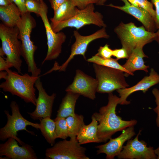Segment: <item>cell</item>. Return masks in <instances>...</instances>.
<instances>
[{
  "label": "cell",
  "mask_w": 159,
  "mask_h": 159,
  "mask_svg": "<svg viewBox=\"0 0 159 159\" xmlns=\"http://www.w3.org/2000/svg\"><path fill=\"white\" fill-rule=\"evenodd\" d=\"M120 97L112 93H109L107 104L92 115L98 122L97 135L101 142H106L117 132L122 131L137 123L136 120H125L117 115L116 109Z\"/></svg>",
  "instance_id": "cell-1"
},
{
  "label": "cell",
  "mask_w": 159,
  "mask_h": 159,
  "mask_svg": "<svg viewBox=\"0 0 159 159\" xmlns=\"http://www.w3.org/2000/svg\"><path fill=\"white\" fill-rule=\"evenodd\" d=\"M6 71L7 74L5 81L0 85V87L4 92H9L26 103H31L36 106L37 98L34 85L40 76L34 77L26 73L20 75L9 69Z\"/></svg>",
  "instance_id": "cell-2"
},
{
  "label": "cell",
  "mask_w": 159,
  "mask_h": 159,
  "mask_svg": "<svg viewBox=\"0 0 159 159\" xmlns=\"http://www.w3.org/2000/svg\"><path fill=\"white\" fill-rule=\"evenodd\" d=\"M36 24L30 12H27L21 14V20L17 26L19 30V38L21 43V56L27 65L28 72L34 77L39 76L41 72L34 59V53L37 47L30 38L32 31Z\"/></svg>",
  "instance_id": "cell-3"
},
{
  "label": "cell",
  "mask_w": 159,
  "mask_h": 159,
  "mask_svg": "<svg viewBox=\"0 0 159 159\" xmlns=\"http://www.w3.org/2000/svg\"><path fill=\"white\" fill-rule=\"evenodd\" d=\"M114 31L129 56L138 45H145L155 40L156 36L155 32H149L143 26H137L132 22L127 24L121 22Z\"/></svg>",
  "instance_id": "cell-4"
},
{
  "label": "cell",
  "mask_w": 159,
  "mask_h": 159,
  "mask_svg": "<svg viewBox=\"0 0 159 159\" xmlns=\"http://www.w3.org/2000/svg\"><path fill=\"white\" fill-rule=\"evenodd\" d=\"M17 26L10 27L1 23L0 24V38L2 49L6 56V60L21 74L22 61L21 42L19 38Z\"/></svg>",
  "instance_id": "cell-5"
},
{
  "label": "cell",
  "mask_w": 159,
  "mask_h": 159,
  "mask_svg": "<svg viewBox=\"0 0 159 159\" xmlns=\"http://www.w3.org/2000/svg\"><path fill=\"white\" fill-rule=\"evenodd\" d=\"M93 67L98 83L97 92L109 94L129 86L123 71L95 63Z\"/></svg>",
  "instance_id": "cell-6"
},
{
  "label": "cell",
  "mask_w": 159,
  "mask_h": 159,
  "mask_svg": "<svg viewBox=\"0 0 159 159\" xmlns=\"http://www.w3.org/2000/svg\"><path fill=\"white\" fill-rule=\"evenodd\" d=\"M94 4H91L85 8L79 9L73 17L66 21L50 23L54 32L57 33L67 27H74L77 30L87 25L94 24L100 27H105L106 25L103 20V16L100 12L95 11Z\"/></svg>",
  "instance_id": "cell-7"
},
{
  "label": "cell",
  "mask_w": 159,
  "mask_h": 159,
  "mask_svg": "<svg viewBox=\"0 0 159 159\" xmlns=\"http://www.w3.org/2000/svg\"><path fill=\"white\" fill-rule=\"evenodd\" d=\"M10 107L12 112L11 115L9 114L8 111H4L7 121L5 125L0 130V139L4 141L12 138L22 145L24 143L17 137V132L20 130H25L32 134V132L27 130L26 126L30 125L38 130L40 128V124L33 123L24 118L21 114L19 106L15 101L11 102Z\"/></svg>",
  "instance_id": "cell-8"
},
{
  "label": "cell",
  "mask_w": 159,
  "mask_h": 159,
  "mask_svg": "<svg viewBox=\"0 0 159 159\" xmlns=\"http://www.w3.org/2000/svg\"><path fill=\"white\" fill-rule=\"evenodd\" d=\"M41 5L39 16L45 28L47 39L48 49L46 56L42 64L46 61L56 59L62 52V44L65 42L66 36L62 32L55 33L53 30L47 16L48 7L44 0H40Z\"/></svg>",
  "instance_id": "cell-9"
},
{
  "label": "cell",
  "mask_w": 159,
  "mask_h": 159,
  "mask_svg": "<svg viewBox=\"0 0 159 159\" xmlns=\"http://www.w3.org/2000/svg\"><path fill=\"white\" fill-rule=\"evenodd\" d=\"M76 138L64 139L54 144L45 151L46 158L52 159H89L86 149L81 146Z\"/></svg>",
  "instance_id": "cell-10"
},
{
  "label": "cell",
  "mask_w": 159,
  "mask_h": 159,
  "mask_svg": "<svg viewBox=\"0 0 159 159\" xmlns=\"http://www.w3.org/2000/svg\"><path fill=\"white\" fill-rule=\"evenodd\" d=\"M73 33L75 41L72 46L71 54L69 57L66 61L60 66L55 63L50 71L58 70L59 71H65L69 63L75 56L82 55L84 59H86L85 54L87 47L91 42L98 39H108L109 37V36L106 32L105 27H102L94 33L87 36L82 35L77 30L74 31Z\"/></svg>",
  "instance_id": "cell-11"
},
{
  "label": "cell",
  "mask_w": 159,
  "mask_h": 159,
  "mask_svg": "<svg viewBox=\"0 0 159 159\" xmlns=\"http://www.w3.org/2000/svg\"><path fill=\"white\" fill-rule=\"evenodd\" d=\"M141 130H140L133 139L127 140L126 145L117 156L119 159H156V155L153 148L148 147L147 143L143 141L138 140Z\"/></svg>",
  "instance_id": "cell-12"
},
{
  "label": "cell",
  "mask_w": 159,
  "mask_h": 159,
  "mask_svg": "<svg viewBox=\"0 0 159 159\" xmlns=\"http://www.w3.org/2000/svg\"><path fill=\"white\" fill-rule=\"evenodd\" d=\"M98 85L96 79L87 75L80 69H77L73 82L66 88L65 91L77 93L94 100L96 97Z\"/></svg>",
  "instance_id": "cell-13"
},
{
  "label": "cell",
  "mask_w": 159,
  "mask_h": 159,
  "mask_svg": "<svg viewBox=\"0 0 159 159\" xmlns=\"http://www.w3.org/2000/svg\"><path fill=\"white\" fill-rule=\"evenodd\" d=\"M40 77L34 85L38 92L36 100V107L34 111L29 113L31 118L34 120L51 117L54 102L56 97L55 93H53L51 95L47 94L43 87Z\"/></svg>",
  "instance_id": "cell-14"
},
{
  "label": "cell",
  "mask_w": 159,
  "mask_h": 159,
  "mask_svg": "<svg viewBox=\"0 0 159 159\" xmlns=\"http://www.w3.org/2000/svg\"><path fill=\"white\" fill-rule=\"evenodd\" d=\"M134 126L127 128L122 130L119 136L115 138H110L105 144L97 146V154L105 153L107 159H113L122 151L124 143L131 139L135 135Z\"/></svg>",
  "instance_id": "cell-15"
},
{
  "label": "cell",
  "mask_w": 159,
  "mask_h": 159,
  "mask_svg": "<svg viewBox=\"0 0 159 159\" xmlns=\"http://www.w3.org/2000/svg\"><path fill=\"white\" fill-rule=\"evenodd\" d=\"M18 142L10 138L4 143L0 144V156L4 155L12 159H36L37 157L30 145L24 144L19 145Z\"/></svg>",
  "instance_id": "cell-16"
},
{
  "label": "cell",
  "mask_w": 159,
  "mask_h": 159,
  "mask_svg": "<svg viewBox=\"0 0 159 159\" xmlns=\"http://www.w3.org/2000/svg\"><path fill=\"white\" fill-rule=\"evenodd\" d=\"M159 83V74L152 68L149 75L144 77L135 85L116 90L120 96L119 104L124 105L130 104V102L127 101V99L131 94L139 91L145 93L150 88Z\"/></svg>",
  "instance_id": "cell-17"
},
{
  "label": "cell",
  "mask_w": 159,
  "mask_h": 159,
  "mask_svg": "<svg viewBox=\"0 0 159 159\" xmlns=\"http://www.w3.org/2000/svg\"><path fill=\"white\" fill-rule=\"evenodd\" d=\"M124 5L122 6H116L110 4L107 6L119 9L135 18L143 25L148 31L155 32L156 29L153 18L146 10L139 6L131 4L127 0H120Z\"/></svg>",
  "instance_id": "cell-18"
},
{
  "label": "cell",
  "mask_w": 159,
  "mask_h": 159,
  "mask_svg": "<svg viewBox=\"0 0 159 159\" xmlns=\"http://www.w3.org/2000/svg\"><path fill=\"white\" fill-rule=\"evenodd\" d=\"M143 44H139L133 49L129 55L126 62L122 65L126 70L134 75L133 73L137 70H143L148 72V66L145 64L143 58L148 57L144 53Z\"/></svg>",
  "instance_id": "cell-19"
},
{
  "label": "cell",
  "mask_w": 159,
  "mask_h": 159,
  "mask_svg": "<svg viewBox=\"0 0 159 159\" xmlns=\"http://www.w3.org/2000/svg\"><path fill=\"white\" fill-rule=\"evenodd\" d=\"M92 121L88 125L85 124L81 128L76 137L81 145L91 143H100L97 135L98 122L92 116Z\"/></svg>",
  "instance_id": "cell-20"
},
{
  "label": "cell",
  "mask_w": 159,
  "mask_h": 159,
  "mask_svg": "<svg viewBox=\"0 0 159 159\" xmlns=\"http://www.w3.org/2000/svg\"><path fill=\"white\" fill-rule=\"evenodd\" d=\"M21 13L13 3L6 6H0V19L2 23L10 27L17 26L21 19Z\"/></svg>",
  "instance_id": "cell-21"
},
{
  "label": "cell",
  "mask_w": 159,
  "mask_h": 159,
  "mask_svg": "<svg viewBox=\"0 0 159 159\" xmlns=\"http://www.w3.org/2000/svg\"><path fill=\"white\" fill-rule=\"evenodd\" d=\"M67 92L57 111V117L66 118L69 116H74L76 115L75 104L80 95L70 92Z\"/></svg>",
  "instance_id": "cell-22"
},
{
  "label": "cell",
  "mask_w": 159,
  "mask_h": 159,
  "mask_svg": "<svg viewBox=\"0 0 159 159\" xmlns=\"http://www.w3.org/2000/svg\"><path fill=\"white\" fill-rule=\"evenodd\" d=\"M79 9L69 0H67L54 11L53 17L50 19L51 23H56L68 20L75 16Z\"/></svg>",
  "instance_id": "cell-23"
},
{
  "label": "cell",
  "mask_w": 159,
  "mask_h": 159,
  "mask_svg": "<svg viewBox=\"0 0 159 159\" xmlns=\"http://www.w3.org/2000/svg\"><path fill=\"white\" fill-rule=\"evenodd\" d=\"M41 133L47 142L52 146L57 139L56 124L54 120L50 117L43 118L39 120Z\"/></svg>",
  "instance_id": "cell-24"
},
{
  "label": "cell",
  "mask_w": 159,
  "mask_h": 159,
  "mask_svg": "<svg viewBox=\"0 0 159 159\" xmlns=\"http://www.w3.org/2000/svg\"><path fill=\"white\" fill-rule=\"evenodd\" d=\"M87 61L89 62L122 70L124 72L126 77L130 75H133L120 65L116 59H105L95 54L88 59Z\"/></svg>",
  "instance_id": "cell-25"
},
{
  "label": "cell",
  "mask_w": 159,
  "mask_h": 159,
  "mask_svg": "<svg viewBox=\"0 0 159 159\" xmlns=\"http://www.w3.org/2000/svg\"><path fill=\"white\" fill-rule=\"evenodd\" d=\"M66 118L69 137L70 138H76L81 129L85 124L83 116L76 114L74 116H69Z\"/></svg>",
  "instance_id": "cell-26"
},
{
  "label": "cell",
  "mask_w": 159,
  "mask_h": 159,
  "mask_svg": "<svg viewBox=\"0 0 159 159\" xmlns=\"http://www.w3.org/2000/svg\"><path fill=\"white\" fill-rule=\"evenodd\" d=\"M54 120L56 124L57 138L66 139L69 137L66 118L57 117Z\"/></svg>",
  "instance_id": "cell-27"
},
{
  "label": "cell",
  "mask_w": 159,
  "mask_h": 159,
  "mask_svg": "<svg viewBox=\"0 0 159 159\" xmlns=\"http://www.w3.org/2000/svg\"><path fill=\"white\" fill-rule=\"evenodd\" d=\"M25 6L27 12H33L39 16L41 7L40 0H26Z\"/></svg>",
  "instance_id": "cell-28"
},
{
  "label": "cell",
  "mask_w": 159,
  "mask_h": 159,
  "mask_svg": "<svg viewBox=\"0 0 159 159\" xmlns=\"http://www.w3.org/2000/svg\"><path fill=\"white\" fill-rule=\"evenodd\" d=\"M139 6L143 8L148 11L154 20L155 17V12L153 9L152 3L147 0H137Z\"/></svg>",
  "instance_id": "cell-29"
},
{
  "label": "cell",
  "mask_w": 159,
  "mask_h": 159,
  "mask_svg": "<svg viewBox=\"0 0 159 159\" xmlns=\"http://www.w3.org/2000/svg\"><path fill=\"white\" fill-rule=\"evenodd\" d=\"M97 55L105 59H110L113 56V50L106 44L103 46H101L98 50Z\"/></svg>",
  "instance_id": "cell-30"
},
{
  "label": "cell",
  "mask_w": 159,
  "mask_h": 159,
  "mask_svg": "<svg viewBox=\"0 0 159 159\" xmlns=\"http://www.w3.org/2000/svg\"><path fill=\"white\" fill-rule=\"evenodd\" d=\"M78 9H82L91 4H97L99 0H69Z\"/></svg>",
  "instance_id": "cell-31"
},
{
  "label": "cell",
  "mask_w": 159,
  "mask_h": 159,
  "mask_svg": "<svg viewBox=\"0 0 159 159\" xmlns=\"http://www.w3.org/2000/svg\"><path fill=\"white\" fill-rule=\"evenodd\" d=\"M152 93L155 97L157 105L156 107L153 109V110L157 114L156 123L157 126L159 128V90L156 88H154L152 91Z\"/></svg>",
  "instance_id": "cell-32"
},
{
  "label": "cell",
  "mask_w": 159,
  "mask_h": 159,
  "mask_svg": "<svg viewBox=\"0 0 159 159\" xmlns=\"http://www.w3.org/2000/svg\"><path fill=\"white\" fill-rule=\"evenodd\" d=\"M113 56L115 57L117 60L121 59H127L129 56L127 51L122 47L113 50Z\"/></svg>",
  "instance_id": "cell-33"
},
{
  "label": "cell",
  "mask_w": 159,
  "mask_h": 159,
  "mask_svg": "<svg viewBox=\"0 0 159 159\" xmlns=\"http://www.w3.org/2000/svg\"><path fill=\"white\" fill-rule=\"evenodd\" d=\"M151 2L155 7V17L154 19L157 29H159V0H151Z\"/></svg>",
  "instance_id": "cell-34"
},
{
  "label": "cell",
  "mask_w": 159,
  "mask_h": 159,
  "mask_svg": "<svg viewBox=\"0 0 159 159\" xmlns=\"http://www.w3.org/2000/svg\"><path fill=\"white\" fill-rule=\"evenodd\" d=\"M19 10L21 14L27 12L26 6V0H11Z\"/></svg>",
  "instance_id": "cell-35"
},
{
  "label": "cell",
  "mask_w": 159,
  "mask_h": 159,
  "mask_svg": "<svg viewBox=\"0 0 159 159\" xmlns=\"http://www.w3.org/2000/svg\"><path fill=\"white\" fill-rule=\"evenodd\" d=\"M12 67V66L7 62L4 57L0 56V71H6Z\"/></svg>",
  "instance_id": "cell-36"
},
{
  "label": "cell",
  "mask_w": 159,
  "mask_h": 159,
  "mask_svg": "<svg viewBox=\"0 0 159 159\" xmlns=\"http://www.w3.org/2000/svg\"><path fill=\"white\" fill-rule=\"evenodd\" d=\"M67 0H49L51 7L55 11L62 4Z\"/></svg>",
  "instance_id": "cell-37"
},
{
  "label": "cell",
  "mask_w": 159,
  "mask_h": 159,
  "mask_svg": "<svg viewBox=\"0 0 159 159\" xmlns=\"http://www.w3.org/2000/svg\"><path fill=\"white\" fill-rule=\"evenodd\" d=\"M11 0H0V6H6L12 4Z\"/></svg>",
  "instance_id": "cell-38"
},
{
  "label": "cell",
  "mask_w": 159,
  "mask_h": 159,
  "mask_svg": "<svg viewBox=\"0 0 159 159\" xmlns=\"http://www.w3.org/2000/svg\"><path fill=\"white\" fill-rule=\"evenodd\" d=\"M7 74V72L6 71H1L0 72V79H4L6 76Z\"/></svg>",
  "instance_id": "cell-39"
},
{
  "label": "cell",
  "mask_w": 159,
  "mask_h": 159,
  "mask_svg": "<svg viewBox=\"0 0 159 159\" xmlns=\"http://www.w3.org/2000/svg\"><path fill=\"white\" fill-rule=\"evenodd\" d=\"M131 4L137 6H139L137 0H127Z\"/></svg>",
  "instance_id": "cell-40"
},
{
  "label": "cell",
  "mask_w": 159,
  "mask_h": 159,
  "mask_svg": "<svg viewBox=\"0 0 159 159\" xmlns=\"http://www.w3.org/2000/svg\"><path fill=\"white\" fill-rule=\"evenodd\" d=\"M158 29V31L156 32H155L156 36L155 40L157 42L159 45V29Z\"/></svg>",
  "instance_id": "cell-41"
},
{
  "label": "cell",
  "mask_w": 159,
  "mask_h": 159,
  "mask_svg": "<svg viewBox=\"0 0 159 159\" xmlns=\"http://www.w3.org/2000/svg\"><path fill=\"white\" fill-rule=\"evenodd\" d=\"M106 1L107 0H99L98 2L96 4L99 6L103 5Z\"/></svg>",
  "instance_id": "cell-42"
},
{
  "label": "cell",
  "mask_w": 159,
  "mask_h": 159,
  "mask_svg": "<svg viewBox=\"0 0 159 159\" xmlns=\"http://www.w3.org/2000/svg\"><path fill=\"white\" fill-rule=\"evenodd\" d=\"M155 154L157 156V159H159V147L155 150Z\"/></svg>",
  "instance_id": "cell-43"
},
{
  "label": "cell",
  "mask_w": 159,
  "mask_h": 159,
  "mask_svg": "<svg viewBox=\"0 0 159 159\" xmlns=\"http://www.w3.org/2000/svg\"><path fill=\"white\" fill-rule=\"evenodd\" d=\"M36 0V1H39V0Z\"/></svg>",
  "instance_id": "cell-44"
}]
</instances>
